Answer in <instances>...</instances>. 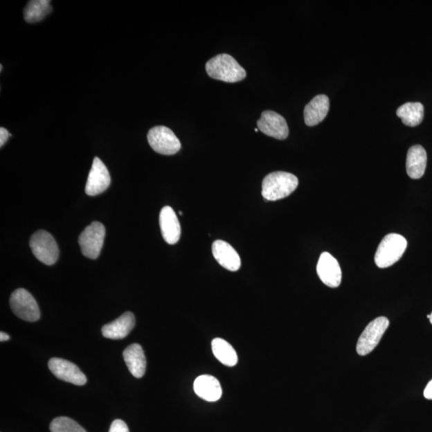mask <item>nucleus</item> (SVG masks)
Segmentation results:
<instances>
[{"label": "nucleus", "mask_w": 432, "mask_h": 432, "mask_svg": "<svg viewBox=\"0 0 432 432\" xmlns=\"http://www.w3.org/2000/svg\"><path fill=\"white\" fill-rule=\"evenodd\" d=\"M206 71L210 78L227 83H237L246 76L243 66L228 54H219L209 60Z\"/></svg>", "instance_id": "obj_1"}, {"label": "nucleus", "mask_w": 432, "mask_h": 432, "mask_svg": "<svg viewBox=\"0 0 432 432\" xmlns=\"http://www.w3.org/2000/svg\"><path fill=\"white\" fill-rule=\"evenodd\" d=\"M299 179L289 172H275L264 179L262 183V195L269 201L285 199L295 192Z\"/></svg>", "instance_id": "obj_2"}, {"label": "nucleus", "mask_w": 432, "mask_h": 432, "mask_svg": "<svg viewBox=\"0 0 432 432\" xmlns=\"http://www.w3.org/2000/svg\"><path fill=\"white\" fill-rule=\"evenodd\" d=\"M408 242L403 235L392 233L385 236L375 255V263L379 269H387L403 256Z\"/></svg>", "instance_id": "obj_3"}, {"label": "nucleus", "mask_w": 432, "mask_h": 432, "mask_svg": "<svg viewBox=\"0 0 432 432\" xmlns=\"http://www.w3.org/2000/svg\"><path fill=\"white\" fill-rule=\"evenodd\" d=\"M33 255L46 265H53L58 260L60 251L53 236L48 231L40 230L30 240Z\"/></svg>", "instance_id": "obj_4"}, {"label": "nucleus", "mask_w": 432, "mask_h": 432, "mask_svg": "<svg viewBox=\"0 0 432 432\" xmlns=\"http://www.w3.org/2000/svg\"><path fill=\"white\" fill-rule=\"evenodd\" d=\"M105 235L106 229L101 223L94 221L87 226L79 237L82 253L87 258L97 259L104 245Z\"/></svg>", "instance_id": "obj_5"}, {"label": "nucleus", "mask_w": 432, "mask_h": 432, "mask_svg": "<svg viewBox=\"0 0 432 432\" xmlns=\"http://www.w3.org/2000/svg\"><path fill=\"white\" fill-rule=\"evenodd\" d=\"M149 145L157 153L172 156L181 148V143L170 128L157 126L152 128L147 134Z\"/></svg>", "instance_id": "obj_6"}, {"label": "nucleus", "mask_w": 432, "mask_h": 432, "mask_svg": "<svg viewBox=\"0 0 432 432\" xmlns=\"http://www.w3.org/2000/svg\"><path fill=\"white\" fill-rule=\"evenodd\" d=\"M10 305L15 315L23 321L35 322L40 318L37 302L30 292L23 288L12 293L10 298Z\"/></svg>", "instance_id": "obj_7"}, {"label": "nucleus", "mask_w": 432, "mask_h": 432, "mask_svg": "<svg viewBox=\"0 0 432 432\" xmlns=\"http://www.w3.org/2000/svg\"><path fill=\"white\" fill-rule=\"evenodd\" d=\"M389 327V321L386 317H379L370 323L360 336L357 347L359 356H367L377 347L386 331Z\"/></svg>", "instance_id": "obj_8"}, {"label": "nucleus", "mask_w": 432, "mask_h": 432, "mask_svg": "<svg viewBox=\"0 0 432 432\" xmlns=\"http://www.w3.org/2000/svg\"><path fill=\"white\" fill-rule=\"evenodd\" d=\"M257 127L267 136L277 140H285L289 135L286 120L273 111H265L262 113L260 119L257 122Z\"/></svg>", "instance_id": "obj_9"}, {"label": "nucleus", "mask_w": 432, "mask_h": 432, "mask_svg": "<svg viewBox=\"0 0 432 432\" xmlns=\"http://www.w3.org/2000/svg\"><path fill=\"white\" fill-rule=\"evenodd\" d=\"M111 177L105 164L100 158L96 157L87 178L85 192L90 197H96L106 191L111 184Z\"/></svg>", "instance_id": "obj_10"}, {"label": "nucleus", "mask_w": 432, "mask_h": 432, "mask_svg": "<svg viewBox=\"0 0 432 432\" xmlns=\"http://www.w3.org/2000/svg\"><path fill=\"white\" fill-rule=\"evenodd\" d=\"M48 368L55 377L65 382L78 386H83L87 383L86 375L75 363L69 360L60 358L51 359Z\"/></svg>", "instance_id": "obj_11"}, {"label": "nucleus", "mask_w": 432, "mask_h": 432, "mask_svg": "<svg viewBox=\"0 0 432 432\" xmlns=\"http://www.w3.org/2000/svg\"><path fill=\"white\" fill-rule=\"evenodd\" d=\"M317 274L324 285L332 288L341 284L342 271L335 257L323 252L317 264Z\"/></svg>", "instance_id": "obj_12"}, {"label": "nucleus", "mask_w": 432, "mask_h": 432, "mask_svg": "<svg viewBox=\"0 0 432 432\" xmlns=\"http://www.w3.org/2000/svg\"><path fill=\"white\" fill-rule=\"evenodd\" d=\"M213 253L215 260L225 269L236 271L240 269V257L233 246L227 242L215 241L213 245Z\"/></svg>", "instance_id": "obj_13"}, {"label": "nucleus", "mask_w": 432, "mask_h": 432, "mask_svg": "<svg viewBox=\"0 0 432 432\" xmlns=\"http://www.w3.org/2000/svg\"><path fill=\"white\" fill-rule=\"evenodd\" d=\"M159 226H161L163 238L169 244H176L181 235V227L177 215L171 207H164L159 214Z\"/></svg>", "instance_id": "obj_14"}, {"label": "nucleus", "mask_w": 432, "mask_h": 432, "mask_svg": "<svg viewBox=\"0 0 432 432\" xmlns=\"http://www.w3.org/2000/svg\"><path fill=\"white\" fill-rule=\"evenodd\" d=\"M136 325V318L134 314L127 312L116 318V321L106 324L102 327V334L105 338L111 339H122L129 335Z\"/></svg>", "instance_id": "obj_15"}, {"label": "nucleus", "mask_w": 432, "mask_h": 432, "mask_svg": "<svg viewBox=\"0 0 432 432\" xmlns=\"http://www.w3.org/2000/svg\"><path fill=\"white\" fill-rule=\"evenodd\" d=\"M194 390L199 398L215 402L222 396L223 390L219 380L212 375H200L194 382Z\"/></svg>", "instance_id": "obj_16"}, {"label": "nucleus", "mask_w": 432, "mask_h": 432, "mask_svg": "<svg viewBox=\"0 0 432 432\" xmlns=\"http://www.w3.org/2000/svg\"><path fill=\"white\" fill-rule=\"evenodd\" d=\"M330 107V101L325 95H318L313 98L303 111L306 125L313 127L325 119Z\"/></svg>", "instance_id": "obj_17"}, {"label": "nucleus", "mask_w": 432, "mask_h": 432, "mask_svg": "<svg viewBox=\"0 0 432 432\" xmlns=\"http://www.w3.org/2000/svg\"><path fill=\"white\" fill-rule=\"evenodd\" d=\"M123 359L129 372L136 378H142L146 372V357L140 344L134 343L123 352Z\"/></svg>", "instance_id": "obj_18"}, {"label": "nucleus", "mask_w": 432, "mask_h": 432, "mask_svg": "<svg viewBox=\"0 0 432 432\" xmlns=\"http://www.w3.org/2000/svg\"><path fill=\"white\" fill-rule=\"evenodd\" d=\"M426 152L421 145L411 147L408 152L406 168L408 177L413 179H419L424 177L426 167Z\"/></svg>", "instance_id": "obj_19"}, {"label": "nucleus", "mask_w": 432, "mask_h": 432, "mask_svg": "<svg viewBox=\"0 0 432 432\" xmlns=\"http://www.w3.org/2000/svg\"><path fill=\"white\" fill-rule=\"evenodd\" d=\"M396 114L406 126L416 127L424 120V107L421 102H407L398 108Z\"/></svg>", "instance_id": "obj_20"}, {"label": "nucleus", "mask_w": 432, "mask_h": 432, "mask_svg": "<svg viewBox=\"0 0 432 432\" xmlns=\"http://www.w3.org/2000/svg\"><path fill=\"white\" fill-rule=\"evenodd\" d=\"M212 348L215 358L225 366L234 367L237 364V354L233 346L224 339H214L212 342Z\"/></svg>", "instance_id": "obj_21"}, {"label": "nucleus", "mask_w": 432, "mask_h": 432, "mask_svg": "<svg viewBox=\"0 0 432 432\" xmlns=\"http://www.w3.org/2000/svg\"><path fill=\"white\" fill-rule=\"evenodd\" d=\"M49 0H33L29 1L24 8V15L26 21L34 24L41 21L53 11Z\"/></svg>", "instance_id": "obj_22"}, {"label": "nucleus", "mask_w": 432, "mask_h": 432, "mask_svg": "<svg viewBox=\"0 0 432 432\" xmlns=\"http://www.w3.org/2000/svg\"><path fill=\"white\" fill-rule=\"evenodd\" d=\"M51 432H87L84 428L69 417H58L51 422Z\"/></svg>", "instance_id": "obj_23"}, {"label": "nucleus", "mask_w": 432, "mask_h": 432, "mask_svg": "<svg viewBox=\"0 0 432 432\" xmlns=\"http://www.w3.org/2000/svg\"><path fill=\"white\" fill-rule=\"evenodd\" d=\"M109 432H129L125 422L121 420H116L112 422Z\"/></svg>", "instance_id": "obj_24"}, {"label": "nucleus", "mask_w": 432, "mask_h": 432, "mask_svg": "<svg viewBox=\"0 0 432 432\" xmlns=\"http://www.w3.org/2000/svg\"><path fill=\"white\" fill-rule=\"evenodd\" d=\"M9 136H11V134L7 129H5L3 127L0 128V147H2L4 145Z\"/></svg>", "instance_id": "obj_25"}, {"label": "nucleus", "mask_w": 432, "mask_h": 432, "mask_svg": "<svg viewBox=\"0 0 432 432\" xmlns=\"http://www.w3.org/2000/svg\"><path fill=\"white\" fill-rule=\"evenodd\" d=\"M424 395L426 399H432V379L428 385H426Z\"/></svg>", "instance_id": "obj_26"}, {"label": "nucleus", "mask_w": 432, "mask_h": 432, "mask_svg": "<svg viewBox=\"0 0 432 432\" xmlns=\"http://www.w3.org/2000/svg\"><path fill=\"white\" fill-rule=\"evenodd\" d=\"M9 339L10 336L8 335V334L3 332L0 333V341L5 342L9 341Z\"/></svg>", "instance_id": "obj_27"}, {"label": "nucleus", "mask_w": 432, "mask_h": 432, "mask_svg": "<svg viewBox=\"0 0 432 432\" xmlns=\"http://www.w3.org/2000/svg\"><path fill=\"white\" fill-rule=\"evenodd\" d=\"M429 320H430L431 323L432 324V312H431V315H430V318H429Z\"/></svg>", "instance_id": "obj_28"}, {"label": "nucleus", "mask_w": 432, "mask_h": 432, "mask_svg": "<svg viewBox=\"0 0 432 432\" xmlns=\"http://www.w3.org/2000/svg\"><path fill=\"white\" fill-rule=\"evenodd\" d=\"M0 70H1V71L3 70V66L2 65H0Z\"/></svg>", "instance_id": "obj_29"}, {"label": "nucleus", "mask_w": 432, "mask_h": 432, "mask_svg": "<svg viewBox=\"0 0 432 432\" xmlns=\"http://www.w3.org/2000/svg\"><path fill=\"white\" fill-rule=\"evenodd\" d=\"M258 131H259L258 128H256L255 132H258Z\"/></svg>", "instance_id": "obj_30"}]
</instances>
